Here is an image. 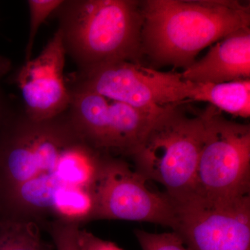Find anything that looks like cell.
<instances>
[{
  "instance_id": "8fae6325",
  "label": "cell",
  "mask_w": 250,
  "mask_h": 250,
  "mask_svg": "<svg viewBox=\"0 0 250 250\" xmlns=\"http://www.w3.org/2000/svg\"><path fill=\"white\" fill-rule=\"evenodd\" d=\"M195 83H220L250 79V29L243 28L215 42L203 58L184 69Z\"/></svg>"
},
{
  "instance_id": "3957f363",
  "label": "cell",
  "mask_w": 250,
  "mask_h": 250,
  "mask_svg": "<svg viewBox=\"0 0 250 250\" xmlns=\"http://www.w3.org/2000/svg\"><path fill=\"white\" fill-rule=\"evenodd\" d=\"M184 104L169 106L130 157L135 170L161 184L174 202L195 194L205 132L202 111L188 114Z\"/></svg>"
},
{
  "instance_id": "e0dca14e",
  "label": "cell",
  "mask_w": 250,
  "mask_h": 250,
  "mask_svg": "<svg viewBox=\"0 0 250 250\" xmlns=\"http://www.w3.org/2000/svg\"><path fill=\"white\" fill-rule=\"evenodd\" d=\"M79 225L54 221L50 228V233L57 250H81L77 243Z\"/></svg>"
},
{
  "instance_id": "ba28073f",
  "label": "cell",
  "mask_w": 250,
  "mask_h": 250,
  "mask_svg": "<svg viewBox=\"0 0 250 250\" xmlns=\"http://www.w3.org/2000/svg\"><path fill=\"white\" fill-rule=\"evenodd\" d=\"M147 181L124 159L106 155L95 184V220L147 222L172 229L175 204L166 192L149 189Z\"/></svg>"
},
{
  "instance_id": "7c38bea8",
  "label": "cell",
  "mask_w": 250,
  "mask_h": 250,
  "mask_svg": "<svg viewBox=\"0 0 250 250\" xmlns=\"http://www.w3.org/2000/svg\"><path fill=\"white\" fill-rule=\"evenodd\" d=\"M190 102L208 103L235 117L250 116V79L220 83H192Z\"/></svg>"
},
{
  "instance_id": "d6986e66",
  "label": "cell",
  "mask_w": 250,
  "mask_h": 250,
  "mask_svg": "<svg viewBox=\"0 0 250 250\" xmlns=\"http://www.w3.org/2000/svg\"><path fill=\"white\" fill-rule=\"evenodd\" d=\"M11 67L12 64L10 59L4 56L0 55V131L6 118L14 108L10 104L1 86V82L11 71Z\"/></svg>"
},
{
  "instance_id": "ac0fdd59",
  "label": "cell",
  "mask_w": 250,
  "mask_h": 250,
  "mask_svg": "<svg viewBox=\"0 0 250 250\" xmlns=\"http://www.w3.org/2000/svg\"><path fill=\"white\" fill-rule=\"evenodd\" d=\"M77 238L81 250H123L113 242L102 239L84 229H79Z\"/></svg>"
},
{
  "instance_id": "9a60e30c",
  "label": "cell",
  "mask_w": 250,
  "mask_h": 250,
  "mask_svg": "<svg viewBox=\"0 0 250 250\" xmlns=\"http://www.w3.org/2000/svg\"><path fill=\"white\" fill-rule=\"evenodd\" d=\"M63 0H28L29 11V29L25 48V62L31 59L33 47L39 28L53 14Z\"/></svg>"
},
{
  "instance_id": "7a4b0ae2",
  "label": "cell",
  "mask_w": 250,
  "mask_h": 250,
  "mask_svg": "<svg viewBox=\"0 0 250 250\" xmlns=\"http://www.w3.org/2000/svg\"><path fill=\"white\" fill-rule=\"evenodd\" d=\"M65 54L77 72L118 62L140 63L143 15L136 0H65L54 11Z\"/></svg>"
},
{
  "instance_id": "8992f818",
  "label": "cell",
  "mask_w": 250,
  "mask_h": 250,
  "mask_svg": "<svg viewBox=\"0 0 250 250\" xmlns=\"http://www.w3.org/2000/svg\"><path fill=\"white\" fill-rule=\"evenodd\" d=\"M67 87V112L75 129L94 149L115 157H131L170 106L161 111L141 109L92 90Z\"/></svg>"
},
{
  "instance_id": "52a82bcc",
  "label": "cell",
  "mask_w": 250,
  "mask_h": 250,
  "mask_svg": "<svg viewBox=\"0 0 250 250\" xmlns=\"http://www.w3.org/2000/svg\"><path fill=\"white\" fill-rule=\"evenodd\" d=\"M67 86L90 90L134 107L161 111L190 103L192 82L182 72H162L138 62H118L76 72Z\"/></svg>"
},
{
  "instance_id": "277c9868",
  "label": "cell",
  "mask_w": 250,
  "mask_h": 250,
  "mask_svg": "<svg viewBox=\"0 0 250 250\" xmlns=\"http://www.w3.org/2000/svg\"><path fill=\"white\" fill-rule=\"evenodd\" d=\"M67 110L47 121L13 108L0 131V202L13 190L52 173L65 149L80 137Z\"/></svg>"
},
{
  "instance_id": "2e32d148",
  "label": "cell",
  "mask_w": 250,
  "mask_h": 250,
  "mask_svg": "<svg viewBox=\"0 0 250 250\" xmlns=\"http://www.w3.org/2000/svg\"><path fill=\"white\" fill-rule=\"evenodd\" d=\"M135 235L142 250H190L174 231L154 233L137 229Z\"/></svg>"
},
{
  "instance_id": "5b68a950",
  "label": "cell",
  "mask_w": 250,
  "mask_h": 250,
  "mask_svg": "<svg viewBox=\"0 0 250 250\" xmlns=\"http://www.w3.org/2000/svg\"><path fill=\"white\" fill-rule=\"evenodd\" d=\"M195 194L212 202L250 196V126L227 119L208 104Z\"/></svg>"
},
{
  "instance_id": "6da1fadb",
  "label": "cell",
  "mask_w": 250,
  "mask_h": 250,
  "mask_svg": "<svg viewBox=\"0 0 250 250\" xmlns=\"http://www.w3.org/2000/svg\"><path fill=\"white\" fill-rule=\"evenodd\" d=\"M141 10V54L157 65L187 68L205 47L250 27V4L236 0H146Z\"/></svg>"
},
{
  "instance_id": "4fadbf2b",
  "label": "cell",
  "mask_w": 250,
  "mask_h": 250,
  "mask_svg": "<svg viewBox=\"0 0 250 250\" xmlns=\"http://www.w3.org/2000/svg\"><path fill=\"white\" fill-rule=\"evenodd\" d=\"M96 202L95 188L65 186L54 199L52 213L56 221L79 225L95 220Z\"/></svg>"
},
{
  "instance_id": "30bf717a",
  "label": "cell",
  "mask_w": 250,
  "mask_h": 250,
  "mask_svg": "<svg viewBox=\"0 0 250 250\" xmlns=\"http://www.w3.org/2000/svg\"><path fill=\"white\" fill-rule=\"evenodd\" d=\"M65 49L57 30L36 58L20 67L15 82L21 90L23 111L32 121L41 122L66 111L70 96L64 80Z\"/></svg>"
},
{
  "instance_id": "5bb4252c",
  "label": "cell",
  "mask_w": 250,
  "mask_h": 250,
  "mask_svg": "<svg viewBox=\"0 0 250 250\" xmlns=\"http://www.w3.org/2000/svg\"><path fill=\"white\" fill-rule=\"evenodd\" d=\"M0 250H51L36 222L0 218Z\"/></svg>"
},
{
  "instance_id": "9c48e42d",
  "label": "cell",
  "mask_w": 250,
  "mask_h": 250,
  "mask_svg": "<svg viewBox=\"0 0 250 250\" xmlns=\"http://www.w3.org/2000/svg\"><path fill=\"white\" fill-rule=\"evenodd\" d=\"M174 202L172 231L190 250H250V196L212 202L192 195Z\"/></svg>"
}]
</instances>
